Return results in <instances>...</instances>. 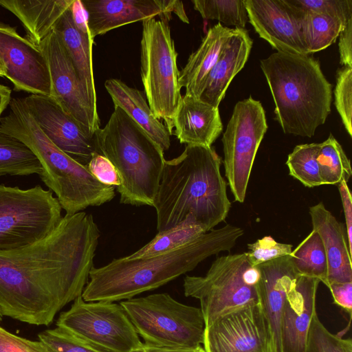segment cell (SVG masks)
<instances>
[{
  "label": "cell",
  "mask_w": 352,
  "mask_h": 352,
  "mask_svg": "<svg viewBox=\"0 0 352 352\" xmlns=\"http://www.w3.org/2000/svg\"><path fill=\"white\" fill-rule=\"evenodd\" d=\"M100 232L92 214H66L47 236L0 251V311L34 325L50 324L82 296L94 267Z\"/></svg>",
  "instance_id": "6da1fadb"
},
{
  "label": "cell",
  "mask_w": 352,
  "mask_h": 352,
  "mask_svg": "<svg viewBox=\"0 0 352 352\" xmlns=\"http://www.w3.org/2000/svg\"><path fill=\"white\" fill-rule=\"evenodd\" d=\"M221 163L212 146L199 145H186L180 155L165 161L153 206L158 232L187 220L208 232L226 219L231 203Z\"/></svg>",
  "instance_id": "7a4b0ae2"
},
{
  "label": "cell",
  "mask_w": 352,
  "mask_h": 352,
  "mask_svg": "<svg viewBox=\"0 0 352 352\" xmlns=\"http://www.w3.org/2000/svg\"><path fill=\"white\" fill-rule=\"evenodd\" d=\"M243 234L242 228L226 224L163 254L135 260L124 256L93 267L82 298L85 301L108 302L134 298L193 270L212 255L230 251Z\"/></svg>",
  "instance_id": "3957f363"
},
{
  "label": "cell",
  "mask_w": 352,
  "mask_h": 352,
  "mask_svg": "<svg viewBox=\"0 0 352 352\" xmlns=\"http://www.w3.org/2000/svg\"><path fill=\"white\" fill-rule=\"evenodd\" d=\"M284 133L311 138L331 112L332 85L309 55L276 52L260 61Z\"/></svg>",
  "instance_id": "277c9868"
},
{
  "label": "cell",
  "mask_w": 352,
  "mask_h": 352,
  "mask_svg": "<svg viewBox=\"0 0 352 352\" xmlns=\"http://www.w3.org/2000/svg\"><path fill=\"white\" fill-rule=\"evenodd\" d=\"M0 132L23 142L34 153L42 166L40 178L56 194L66 214L101 206L115 197L116 187L100 182L87 166L75 161L48 139L22 98L11 99L9 112L0 118Z\"/></svg>",
  "instance_id": "5b68a950"
},
{
  "label": "cell",
  "mask_w": 352,
  "mask_h": 352,
  "mask_svg": "<svg viewBox=\"0 0 352 352\" xmlns=\"http://www.w3.org/2000/svg\"><path fill=\"white\" fill-rule=\"evenodd\" d=\"M95 136L99 153L119 175L120 203L153 206L166 161L162 148L118 107Z\"/></svg>",
  "instance_id": "8992f818"
},
{
  "label": "cell",
  "mask_w": 352,
  "mask_h": 352,
  "mask_svg": "<svg viewBox=\"0 0 352 352\" xmlns=\"http://www.w3.org/2000/svg\"><path fill=\"white\" fill-rule=\"evenodd\" d=\"M260 272L245 252L217 257L204 276H186L184 292L200 302L206 327L219 316L259 302Z\"/></svg>",
  "instance_id": "52a82bcc"
},
{
  "label": "cell",
  "mask_w": 352,
  "mask_h": 352,
  "mask_svg": "<svg viewBox=\"0 0 352 352\" xmlns=\"http://www.w3.org/2000/svg\"><path fill=\"white\" fill-rule=\"evenodd\" d=\"M144 343L195 348L204 343L205 321L200 308L184 305L167 293L120 302Z\"/></svg>",
  "instance_id": "ba28073f"
},
{
  "label": "cell",
  "mask_w": 352,
  "mask_h": 352,
  "mask_svg": "<svg viewBox=\"0 0 352 352\" xmlns=\"http://www.w3.org/2000/svg\"><path fill=\"white\" fill-rule=\"evenodd\" d=\"M177 57L168 21L155 18L143 21L140 73L144 93L153 113L164 120L170 135L182 96Z\"/></svg>",
  "instance_id": "9c48e42d"
},
{
  "label": "cell",
  "mask_w": 352,
  "mask_h": 352,
  "mask_svg": "<svg viewBox=\"0 0 352 352\" xmlns=\"http://www.w3.org/2000/svg\"><path fill=\"white\" fill-rule=\"evenodd\" d=\"M62 208L50 190L0 184V251L22 248L47 236L61 221Z\"/></svg>",
  "instance_id": "30bf717a"
},
{
  "label": "cell",
  "mask_w": 352,
  "mask_h": 352,
  "mask_svg": "<svg viewBox=\"0 0 352 352\" xmlns=\"http://www.w3.org/2000/svg\"><path fill=\"white\" fill-rule=\"evenodd\" d=\"M60 314L56 327L107 352H131L143 342L122 306L114 302L85 301L82 296Z\"/></svg>",
  "instance_id": "8fae6325"
},
{
  "label": "cell",
  "mask_w": 352,
  "mask_h": 352,
  "mask_svg": "<svg viewBox=\"0 0 352 352\" xmlns=\"http://www.w3.org/2000/svg\"><path fill=\"white\" fill-rule=\"evenodd\" d=\"M267 130L260 101L250 96L235 104L221 141L227 183L239 203L245 201L254 159Z\"/></svg>",
  "instance_id": "7c38bea8"
},
{
  "label": "cell",
  "mask_w": 352,
  "mask_h": 352,
  "mask_svg": "<svg viewBox=\"0 0 352 352\" xmlns=\"http://www.w3.org/2000/svg\"><path fill=\"white\" fill-rule=\"evenodd\" d=\"M206 352H272L268 322L260 302L230 311L206 327Z\"/></svg>",
  "instance_id": "4fadbf2b"
},
{
  "label": "cell",
  "mask_w": 352,
  "mask_h": 352,
  "mask_svg": "<svg viewBox=\"0 0 352 352\" xmlns=\"http://www.w3.org/2000/svg\"><path fill=\"white\" fill-rule=\"evenodd\" d=\"M22 100L36 124L59 149L87 166L100 154L95 134L67 113L50 96L30 94Z\"/></svg>",
  "instance_id": "5bb4252c"
},
{
  "label": "cell",
  "mask_w": 352,
  "mask_h": 352,
  "mask_svg": "<svg viewBox=\"0 0 352 352\" xmlns=\"http://www.w3.org/2000/svg\"><path fill=\"white\" fill-rule=\"evenodd\" d=\"M50 74L52 97L92 134L100 129L98 114L94 112L86 92L65 47L53 31L38 45Z\"/></svg>",
  "instance_id": "9a60e30c"
},
{
  "label": "cell",
  "mask_w": 352,
  "mask_h": 352,
  "mask_svg": "<svg viewBox=\"0 0 352 352\" xmlns=\"http://www.w3.org/2000/svg\"><path fill=\"white\" fill-rule=\"evenodd\" d=\"M0 61L6 78L15 91L52 97V86L46 58L38 46L16 29L0 23Z\"/></svg>",
  "instance_id": "2e32d148"
},
{
  "label": "cell",
  "mask_w": 352,
  "mask_h": 352,
  "mask_svg": "<svg viewBox=\"0 0 352 352\" xmlns=\"http://www.w3.org/2000/svg\"><path fill=\"white\" fill-rule=\"evenodd\" d=\"M91 36L98 35L122 25L159 16L169 21L175 13L189 23L183 3L178 0H80Z\"/></svg>",
  "instance_id": "e0dca14e"
},
{
  "label": "cell",
  "mask_w": 352,
  "mask_h": 352,
  "mask_svg": "<svg viewBox=\"0 0 352 352\" xmlns=\"http://www.w3.org/2000/svg\"><path fill=\"white\" fill-rule=\"evenodd\" d=\"M244 3L250 24L277 52L309 55L300 19L285 0H244Z\"/></svg>",
  "instance_id": "ac0fdd59"
},
{
  "label": "cell",
  "mask_w": 352,
  "mask_h": 352,
  "mask_svg": "<svg viewBox=\"0 0 352 352\" xmlns=\"http://www.w3.org/2000/svg\"><path fill=\"white\" fill-rule=\"evenodd\" d=\"M260 272L257 284L259 302L269 324L272 352H283L281 322L289 291L296 281L289 255L256 265Z\"/></svg>",
  "instance_id": "d6986e66"
},
{
  "label": "cell",
  "mask_w": 352,
  "mask_h": 352,
  "mask_svg": "<svg viewBox=\"0 0 352 352\" xmlns=\"http://www.w3.org/2000/svg\"><path fill=\"white\" fill-rule=\"evenodd\" d=\"M320 280L298 276L288 292L281 322L283 352H305L307 333L316 313V293Z\"/></svg>",
  "instance_id": "ffe728a7"
},
{
  "label": "cell",
  "mask_w": 352,
  "mask_h": 352,
  "mask_svg": "<svg viewBox=\"0 0 352 352\" xmlns=\"http://www.w3.org/2000/svg\"><path fill=\"white\" fill-rule=\"evenodd\" d=\"M252 44L245 28H233L208 75L201 100L219 108L231 81L246 63Z\"/></svg>",
  "instance_id": "44dd1931"
},
{
  "label": "cell",
  "mask_w": 352,
  "mask_h": 352,
  "mask_svg": "<svg viewBox=\"0 0 352 352\" xmlns=\"http://www.w3.org/2000/svg\"><path fill=\"white\" fill-rule=\"evenodd\" d=\"M309 212L314 230L320 235L327 259L328 285L352 282L351 254L343 224L338 221L321 201Z\"/></svg>",
  "instance_id": "7402d4cb"
},
{
  "label": "cell",
  "mask_w": 352,
  "mask_h": 352,
  "mask_svg": "<svg viewBox=\"0 0 352 352\" xmlns=\"http://www.w3.org/2000/svg\"><path fill=\"white\" fill-rule=\"evenodd\" d=\"M173 128L182 144L211 146L223 131V124L219 108L185 94L175 115Z\"/></svg>",
  "instance_id": "603a6c76"
},
{
  "label": "cell",
  "mask_w": 352,
  "mask_h": 352,
  "mask_svg": "<svg viewBox=\"0 0 352 352\" xmlns=\"http://www.w3.org/2000/svg\"><path fill=\"white\" fill-rule=\"evenodd\" d=\"M54 32L74 65L92 110L98 114L92 63L94 38L89 30H81L76 26L70 7L57 23Z\"/></svg>",
  "instance_id": "cb8c5ba5"
},
{
  "label": "cell",
  "mask_w": 352,
  "mask_h": 352,
  "mask_svg": "<svg viewBox=\"0 0 352 352\" xmlns=\"http://www.w3.org/2000/svg\"><path fill=\"white\" fill-rule=\"evenodd\" d=\"M74 0H0V6L21 21L26 38L38 45L54 30Z\"/></svg>",
  "instance_id": "d4e9b609"
},
{
  "label": "cell",
  "mask_w": 352,
  "mask_h": 352,
  "mask_svg": "<svg viewBox=\"0 0 352 352\" xmlns=\"http://www.w3.org/2000/svg\"><path fill=\"white\" fill-rule=\"evenodd\" d=\"M232 31L233 28L220 23L208 30L199 47L190 55L186 65L179 71V84L181 88H186V95L199 99L208 75Z\"/></svg>",
  "instance_id": "484cf974"
},
{
  "label": "cell",
  "mask_w": 352,
  "mask_h": 352,
  "mask_svg": "<svg viewBox=\"0 0 352 352\" xmlns=\"http://www.w3.org/2000/svg\"><path fill=\"white\" fill-rule=\"evenodd\" d=\"M104 86L114 107L121 108L164 151L169 148L171 135L153 113L144 92L116 78L107 80Z\"/></svg>",
  "instance_id": "4316f807"
},
{
  "label": "cell",
  "mask_w": 352,
  "mask_h": 352,
  "mask_svg": "<svg viewBox=\"0 0 352 352\" xmlns=\"http://www.w3.org/2000/svg\"><path fill=\"white\" fill-rule=\"evenodd\" d=\"M346 22L322 13L306 12L301 14L300 31L308 54L323 50L334 43Z\"/></svg>",
  "instance_id": "83f0119b"
},
{
  "label": "cell",
  "mask_w": 352,
  "mask_h": 352,
  "mask_svg": "<svg viewBox=\"0 0 352 352\" xmlns=\"http://www.w3.org/2000/svg\"><path fill=\"white\" fill-rule=\"evenodd\" d=\"M292 265L299 276L318 279L328 285V265L325 250L318 233L312 231L289 255Z\"/></svg>",
  "instance_id": "f1b7e54d"
},
{
  "label": "cell",
  "mask_w": 352,
  "mask_h": 352,
  "mask_svg": "<svg viewBox=\"0 0 352 352\" xmlns=\"http://www.w3.org/2000/svg\"><path fill=\"white\" fill-rule=\"evenodd\" d=\"M42 171L40 162L25 144L0 132V177L41 175Z\"/></svg>",
  "instance_id": "f546056e"
},
{
  "label": "cell",
  "mask_w": 352,
  "mask_h": 352,
  "mask_svg": "<svg viewBox=\"0 0 352 352\" xmlns=\"http://www.w3.org/2000/svg\"><path fill=\"white\" fill-rule=\"evenodd\" d=\"M206 232L201 226L187 220L179 226L157 232L151 241L126 258L135 260L163 254L188 243Z\"/></svg>",
  "instance_id": "4dcf8cb0"
},
{
  "label": "cell",
  "mask_w": 352,
  "mask_h": 352,
  "mask_svg": "<svg viewBox=\"0 0 352 352\" xmlns=\"http://www.w3.org/2000/svg\"><path fill=\"white\" fill-rule=\"evenodd\" d=\"M317 162L324 185H338L341 181L348 182L352 175L350 160L332 134L320 143Z\"/></svg>",
  "instance_id": "1f68e13d"
},
{
  "label": "cell",
  "mask_w": 352,
  "mask_h": 352,
  "mask_svg": "<svg viewBox=\"0 0 352 352\" xmlns=\"http://www.w3.org/2000/svg\"><path fill=\"white\" fill-rule=\"evenodd\" d=\"M319 146L320 143L297 145L286 162L289 175L306 187L324 185L317 162Z\"/></svg>",
  "instance_id": "d6a6232c"
},
{
  "label": "cell",
  "mask_w": 352,
  "mask_h": 352,
  "mask_svg": "<svg viewBox=\"0 0 352 352\" xmlns=\"http://www.w3.org/2000/svg\"><path fill=\"white\" fill-rule=\"evenodd\" d=\"M194 9L205 19L243 29L248 21L244 0H192Z\"/></svg>",
  "instance_id": "836d02e7"
},
{
  "label": "cell",
  "mask_w": 352,
  "mask_h": 352,
  "mask_svg": "<svg viewBox=\"0 0 352 352\" xmlns=\"http://www.w3.org/2000/svg\"><path fill=\"white\" fill-rule=\"evenodd\" d=\"M305 352H352V341L330 333L316 313L309 325Z\"/></svg>",
  "instance_id": "e575fe53"
},
{
  "label": "cell",
  "mask_w": 352,
  "mask_h": 352,
  "mask_svg": "<svg viewBox=\"0 0 352 352\" xmlns=\"http://www.w3.org/2000/svg\"><path fill=\"white\" fill-rule=\"evenodd\" d=\"M38 338L50 352H107L58 327L41 332Z\"/></svg>",
  "instance_id": "d590c367"
},
{
  "label": "cell",
  "mask_w": 352,
  "mask_h": 352,
  "mask_svg": "<svg viewBox=\"0 0 352 352\" xmlns=\"http://www.w3.org/2000/svg\"><path fill=\"white\" fill-rule=\"evenodd\" d=\"M300 18L306 12L331 15L344 21L352 17V0H285Z\"/></svg>",
  "instance_id": "8d00e7d4"
},
{
  "label": "cell",
  "mask_w": 352,
  "mask_h": 352,
  "mask_svg": "<svg viewBox=\"0 0 352 352\" xmlns=\"http://www.w3.org/2000/svg\"><path fill=\"white\" fill-rule=\"evenodd\" d=\"M334 104L346 132L352 136V67H342L336 74Z\"/></svg>",
  "instance_id": "74e56055"
},
{
  "label": "cell",
  "mask_w": 352,
  "mask_h": 352,
  "mask_svg": "<svg viewBox=\"0 0 352 352\" xmlns=\"http://www.w3.org/2000/svg\"><path fill=\"white\" fill-rule=\"evenodd\" d=\"M292 245L277 242L270 236H266L248 244L246 253L249 261L253 266L290 255Z\"/></svg>",
  "instance_id": "f35d334b"
},
{
  "label": "cell",
  "mask_w": 352,
  "mask_h": 352,
  "mask_svg": "<svg viewBox=\"0 0 352 352\" xmlns=\"http://www.w3.org/2000/svg\"><path fill=\"white\" fill-rule=\"evenodd\" d=\"M0 352H50L40 340H28L0 327Z\"/></svg>",
  "instance_id": "ab89813d"
},
{
  "label": "cell",
  "mask_w": 352,
  "mask_h": 352,
  "mask_svg": "<svg viewBox=\"0 0 352 352\" xmlns=\"http://www.w3.org/2000/svg\"><path fill=\"white\" fill-rule=\"evenodd\" d=\"M91 174L100 182L114 187L120 184L118 171L112 163L100 154L95 155L87 165Z\"/></svg>",
  "instance_id": "60d3db41"
},
{
  "label": "cell",
  "mask_w": 352,
  "mask_h": 352,
  "mask_svg": "<svg viewBox=\"0 0 352 352\" xmlns=\"http://www.w3.org/2000/svg\"><path fill=\"white\" fill-rule=\"evenodd\" d=\"M339 36L340 63L352 67V17L347 20Z\"/></svg>",
  "instance_id": "b9f144b4"
},
{
  "label": "cell",
  "mask_w": 352,
  "mask_h": 352,
  "mask_svg": "<svg viewBox=\"0 0 352 352\" xmlns=\"http://www.w3.org/2000/svg\"><path fill=\"white\" fill-rule=\"evenodd\" d=\"M334 302L344 309L350 315L352 311V282L333 283L327 287Z\"/></svg>",
  "instance_id": "7bdbcfd3"
},
{
  "label": "cell",
  "mask_w": 352,
  "mask_h": 352,
  "mask_svg": "<svg viewBox=\"0 0 352 352\" xmlns=\"http://www.w3.org/2000/svg\"><path fill=\"white\" fill-rule=\"evenodd\" d=\"M339 193L343 207V211L346 227V237L349 248L352 252V197L350 189L345 181H341L338 184Z\"/></svg>",
  "instance_id": "ee69618b"
},
{
  "label": "cell",
  "mask_w": 352,
  "mask_h": 352,
  "mask_svg": "<svg viewBox=\"0 0 352 352\" xmlns=\"http://www.w3.org/2000/svg\"><path fill=\"white\" fill-rule=\"evenodd\" d=\"M145 352H206L201 346L195 348L160 346L143 342Z\"/></svg>",
  "instance_id": "f6af8a7d"
},
{
  "label": "cell",
  "mask_w": 352,
  "mask_h": 352,
  "mask_svg": "<svg viewBox=\"0 0 352 352\" xmlns=\"http://www.w3.org/2000/svg\"><path fill=\"white\" fill-rule=\"evenodd\" d=\"M11 89L3 85L0 84V118L3 112L9 106L11 98Z\"/></svg>",
  "instance_id": "bcb514c9"
},
{
  "label": "cell",
  "mask_w": 352,
  "mask_h": 352,
  "mask_svg": "<svg viewBox=\"0 0 352 352\" xmlns=\"http://www.w3.org/2000/svg\"><path fill=\"white\" fill-rule=\"evenodd\" d=\"M0 77H6V69L0 61Z\"/></svg>",
  "instance_id": "7dc6e473"
},
{
  "label": "cell",
  "mask_w": 352,
  "mask_h": 352,
  "mask_svg": "<svg viewBox=\"0 0 352 352\" xmlns=\"http://www.w3.org/2000/svg\"><path fill=\"white\" fill-rule=\"evenodd\" d=\"M131 352H145V351H144V348H143V346H142V348L138 349H136V350L133 351H131Z\"/></svg>",
  "instance_id": "c3c4849f"
},
{
  "label": "cell",
  "mask_w": 352,
  "mask_h": 352,
  "mask_svg": "<svg viewBox=\"0 0 352 352\" xmlns=\"http://www.w3.org/2000/svg\"><path fill=\"white\" fill-rule=\"evenodd\" d=\"M3 316L2 315V314H1V311H0V322L2 321Z\"/></svg>",
  "instance_id": "681fc988"
}]
</instances>
